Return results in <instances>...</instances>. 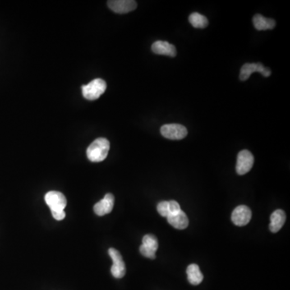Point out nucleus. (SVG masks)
Listing matches in <instances>:
<instances>
[{"mask_svg": "<svg viewBox=\"0 0 290 290\" xmlns=\"http://www.w3.org/2000/svg\"><path fill=\"white\" fill-rule=\"evenodd\" d=\"M254 164V157L249 150L240 152L237 157L236 172L239 175H245L251 170Z\"/></svg>", "mask_w": 290, "mask_h": 290, "instance_id": "4", "label": "nucleus"}, {"mask_svg": "<svg viewBox=\"0 0 290 290\" xmlns=\"http://www.w3.org/2000/svg\"><path fill=\"white\" fill-rule=\"evenodd\" d=\"M107 5L114 12L125 14L134 11L137 7V2L134 0H112L107 2Z\"/></svg>", "mask_w": 290, "mask_h": 290, "instance_id": "8", "label": "nucleus"}, {"mask_svg": "<svg viewBox=\"0 0 290 290\" xmlns=\"http://www.w3.org/2000/svg\"><path fill=\"white\" fill-rule=\"evenodd\" d=\"M251 209L245 205L237 207L231 214V220L234 224L239 227L248 224L251 220Z\"/></svg>", "mask_w": 290, "mask_h": 290, "instance_id": "9", "label": "nucleus"}, {"mask_svg": "<svg viewBox=\"0 0 290 290\" xmlns=\"http://www.w3.org/2000/svg\"><path fill=\"white\" fill-rule=\"evenodd\" d=\"M142 245L149 248V249H153L154 251H157L158 249V240H157V237L153 235H146L144 236L143 240H142Z\"/></svg>", "mask_w": 290, "mask_h": 290, "instance_id": "17", "label": "nucleus"}, {"mask_svg": "<svg viewBox=\"0 0 290 290\" xmlns=\"http://www.w3.org/2000/svg\"><path fill=\"white\" fill-rule=\"evenodd\" d=\"M140 251L142 255H144V257L149 258L152 260H154L156 258V252L157 251H154L153 249L147 248V247L141 245L140 247Z\"/></svg>", "mask_w": 290, "mask_h": 290, "instance_id": "19", "label": "nucleus"}, {"mask_svg": "<svg viewBox=\"0 0 290 290\" xmlns=\"http://www.w3.org/2000/svg\"><path fill=\"white\" fill-rule=\"evenodd\" d=\"M168 223L178 230L186 229L189 225V219L185 212L179 210L177 213L171 214L167 217Z\"/></svg>", "mask_w": 290, "mask_h": 290, "instance_id": "12", "label": "nucleus"}, {"mask_svg": "<svg viewBox=\"0 0 290 290\" xmlns=\"http://www.w3.org/2000/svg\"><path fill=\"white\" fill-rule=\"evenodd\" d=\"M109 150L110 142L105 138H98L89 144L86 155L90 162H101L107 158Z\"/></svg>", "mask_w": 290, "mask_h": 290, "instance_id": "1", "label": "nucleus"}, {"mask_svg": "<svg viewBox=\"0 0 290 290\" xmlns=\"http://www.w3.org/2000/svg\"><path fill=\"white\" fill-rule=\"evenodd\" d=\"M254 72L261 73L264 77L270 76L271 70L268 68L264 67L261 63H246L240 70V79L241 81H246Z\"/></svg>", "mask_w": 290, "mask_h": 290, "instance_id": "6", "label": "nucleus"}, {"mask_svg": "<svg viewBox=\"0 0 290 290\" xmlns=\"http://www.w3.org/2000/svg\"><path fill=\"white\" fill-rule=\"evenodd\" d=\"M161 133L168 140H179L186 137L188 131L183 125L172 124L163 125L161 128Z\"/></svg>", "mask_w": 290, "mask_h": 290, "instance_id": "3", "label": "nucleus"}, {"mask_svg": "<svg viewBox=\"0 0 290 290\" xmlns=\"http://www.w3.org/2000/svg\"><path fill=\"white\" fill-rule=\"evenodd\" d=\"M152 51L158 55H164L168 57H174L177 55L176 47L167 41H157L152 45Z\"/></svg>", "mask_w": 290, "mask_h": 290, "instance_id": "11", "label": "nucleus"}, {"mask_svg": "<svg viewBox=\"0 0 290 290\" xmlns=\"http://www.w3.org/2000/svg\"><path fill=\"white\" fill-rule=\"evenodd\" d=\"M83 97L87 100H96L107 89V83L101 79H94L89 84L83 85Z\"/></svg>", "mask_w": 290, "mask_h": 290, "instance_id": "2", "label": "nucleus"}, {"mask_svg": "<svg viewBox=\"0 0 290 290\" xmlns=\"http://www.w3.org/2000/svg\"><path fill=\"white\" fill-rule=\"evenodd\" d=\"M168 208H169V213H170V214H174V213L178 212L179 210H181L180 205L176 201L168 202Z\"/></svg>", "mask_w": 290, "mask_h": 290, "instance_id": "21", "label": "nucleus"}, {"mask_svg": "<svg viewBox=\"0 0 290 290\" xmlns=\"http://www.w3.org/2000/svg\"><path fill=\"white\" fill-rule=\"evenodd\" d=\"M157 211L162 217H168L169 213V208H168V202L163 201L157 204Z\"/></svg>", "mask_w": 290, "mask_h": 290, "instance_id": "18", "label": "nucleus"}, {"mask_svg": "<svg viewBox=\"0 0 290 290\" xmlns=\"http://www.w3.org/2000/svg\"><path fill=\"white\" fill-rule=\"evenodd\" d=\"M115 203V197L112 194H107L100 202L94 207V211L97 215L103 216L112 212Z\"/></svg>", "mask_w": 290, "mask_h": 290, "instance_id": "10", "label": "nucleus"}, {"mask_svg": "<svg viewBox=\"0 0 290 290\" xmlns=\"http://www.w3.org/2000/svg\"><path fill=\"white\" fill-rule=\"evenodd\" d=\"M189 21L192 24V26L196 29H205L209 24L207 18L198 12L191 14L189 17Z\"/></svg>", "mask_w": 290, "mask_h": 290, "instance_id": "16", "label": "nucleus"}, {"mask_svg": "<svg viewBox=\"0 0 290 290\" xmlns=\"http://www.w3.org/2000/svg\"><path fill=\"white\" fill-rule=\"evenodd\" d=\"M52 215L56 220H62L66 217V213L64 209H57V210H51Z\"/></svg>", "mask_w": 290, "mask_h": 290, "instance_id": "20", "label": "nucleus"}, {"mask_svg": "<svg viewBox=\"0 0 290 290\" xmlns=\"http://www.w3.org/2000/svg\"><path fill=\"white\" fill-rule=\"evenodd\" d=\"M108 253L113 260V265L111 268L112 276L116 278H122L124 277L126 273V266L120 251L115 249H110L108 250Z\"/></svg>", "mask_w": 290, "mask_h": 290, "instance_id": "5", "label": "nucleus"}, {"mask_svg": "<svg viewBox=\"0 0 290 290\" xmlns=\"http://www.w3.org/2000/svg\"><path fill=\"white\" fill-rule=\"evenodd\" d=\"M253 25L258 31L269 30L275 28L276 21L273 19L264 17L263 15L257 14L253 17Z\"/></svg>", "mask_w": 290, "mask_h": 290, "instance_id": "14", "label": "nucleus"}, {"mask_svg": "<svg viewBox=\"0 0 290 290\" xmlns=\"http://www.w3.org/2000/svg\"><path fill=\"white\" fill-rule=\"evenodd\" d=\"M186 273H187L188 281L191 285L198 286L203 281V273H201L198 264H192L189 265Z\"/></svg>", "mask_w": 290, "mask_h": 290, "instance_id": "15", "label": "nucleus"}, {"mask_svg": "<svg viewBox=\"0 0 290 290\" xmlns=\"http://www.w3.org/2000/svg\"><path fill=\"white\" fill-rule=\"evenodd\" d=\"M271 223L269 224V229L273 233H277L282 229L284 224L286 223V213L282 209H277L271 214Z\"/></svg>", "mask_w": 290, "mask_h": 290, "instance_id": "13", "label": "nucleus"}, {"mask_svg": "<svg viewBox=\"0 0 290 290\" xmlns=\"http://www.w3.org/2000/svg\"><path fill=\"white\" fill-rule=\"evenodd\" d=\"M47 205L51 210L64 209L67 205V200L62 193L58 191H49L44 197Z\"/></svg>", "mask_w": 290, "mask_h": 290, "instance_id": "7", "label": "nucleus"}]
</instances>
